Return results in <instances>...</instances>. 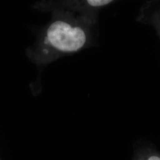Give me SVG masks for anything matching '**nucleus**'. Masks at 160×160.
<instances>
[{"label": "nucleus", "mask_w": 160, "mask_h": 160, "mask_svg": "<svg viewBox=\"0 0 160 160\" xmlns=\"http://www.w3.org/2000/svg\"><path fill=\"white\" fill-rule=\"evenodd\" d=\"M133 160H160V157L155 154L138 153L133 158Z\"/></svg>", "instance_id": "obj_2"}, {"label": "nucleus", "mask_w": 160, "mask_h": 160, "mask_svg": "<svg viewBox=\"0 0 160 160\" xmlns=\"http://www.w3.org/2000/svg\"><path fill=\"white\" fill-rule=\"evenodd\" d=\"M0 160H1V158H0Z\"/></svg>", "instance_id": "obj_3"}, {"label": "nucleus", "mask_w": 160, "mask_h": 160, "mask_svg": "<svg viewBox=\"0 0 160 160\" xmlns=\"http://www.w3.org/2000/svg\"><path fill=\"white\" fill-rule=\"evenodd\" d=\"M33 8L52 12L51 20L36 36L33 44L26 49L29 61L39 68L63 56L86 47L89 39L85 20L75 12L56 2H38Z\"/></svg>", "instance_id": "obj_1"}]
</instances>
